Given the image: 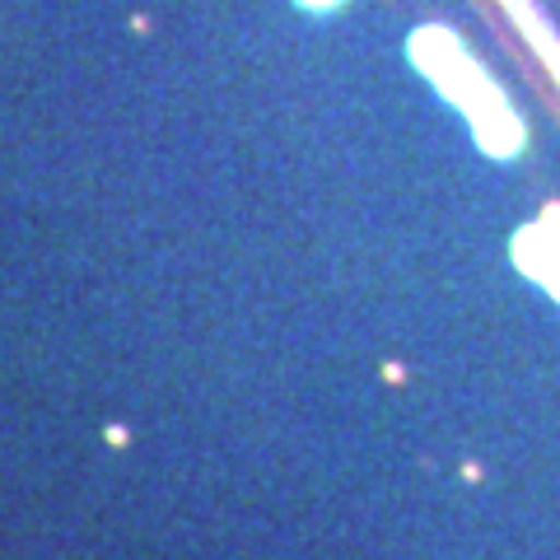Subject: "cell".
<instances>
[{"mask_svg":"<svg viewBox=\"0 0 560 560\" xmlns=\"http://www.w3.org/2000/svg\"><path fill=\"white\" fill-rule=\"evenodd\" d=\"M304 5H318V10H327V5H337V0H304Z\"/></svg>","mask_w":560,"mask_h":560,"instance_id":"1","label":"cell"}]
</instances>
